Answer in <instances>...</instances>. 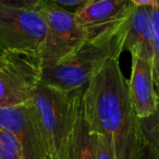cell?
<instances>
[{
	"label": "cell",
	"mask_w": 159,
	"mask_h": 159,
	"mask_svg": "<svg viewBox=\"0 0 159 159\" xmlns=\"http://www.w3.org/2000/svg\"><path fill=\"white\" fill-rule=\"evenodd\" d=\"M0 129L16 135L24 159H50L46 135L33 100L13 108H0Z\"/></svg>",
	"instance_id": "obj_7"
},
{
	"label": "cell",
	"mask_w": 159,
	"mask_h": 159,
	"mask_svg": "<svg viewBox=\"0 0 159 159\" xmlns=\"http://www.w3.org/2000/svg\"><path fill=\"white\" fill-rule=\"evenodd\" d=\"M96 159H116L110 143L102 135H96Z\"/></svg>",
	"instance_id": "obj_15"
},
{
	"label": "cell",
	"mask_w": 159,
	"mask_h": 159,
	"mask_svg": "<svg viewBox=\"0 0 159 159\" xmlns=\"http://www.w3.org/2000/svg\"><path fill=\"white\" fill-rule=\"evenodd\" d=\"M5 52H6V51H3L2 49L0 48V58H1V57H2L3 55H5Z\"/></svg>",
	"instance_id": "obj_18"
},
{
	"label": "cell",
	"mask_w": 159,
	"mask_h": 159,
	"mask_svg": "<svg viewBox=\"0 0 159 159\" xmlns=\"http://www.w3.org/2000/svg\"><path fill=\"white\" fill-rule=\"evenodd\" d=\"M0 159H24L20 142L5 129H0Z\"/></svg>",
	"instance_id": "obj_14"
},
{
	"label": "cell",
	"mask_w": 159,
	"mask_h": 159,
	"mask_svg": "<svg viewBox=\"0 0 159 159\" xmlns=\"http://www.w3.org/2000/svg\"><path fill=\"white\" fill-rule=\"evenodd\" d=\"M122 52V30L112 37L89 39L66 61L43 69L40 83L66 93L85 91L107 61Z\"/></svg>",
	"instance_id": "obj_2"
},
{
	"label": "cell",
	"mask_w": 159,
	"mask_h": 159,
	"mask_svg": "<svg viewBox=\"0 0 159 159\" xmlns=\"http://www.w3.org/2000/svg\"><path fill=\"white\" fill-rule=\"evenodd\" d=\"M42 71L39 55L6 51L0 58V108H13L32 102Z\"/></svg>",
	"instance_id": "obj_6"
},
{
	"label": "cell",
	"mask_w": 159,
	"mask_h": 159,
	"mask_svg": "<svg viewBox=\"0 0 159 159\" xmlns=\"http://www.w3.org/2000/svg\"><path fill=\"white\" fill-rule=\"evenodd\" d=\"M128 89L132 108L139 119L147 118L154 113L157 107V93L152 63L132 56Z\"/></svg>",
	"instance_id": "obj_10"
},
{
	"label": "cell",
	"mask_w": 159,
	"mask_h": 159,
	"mask_svg": "<svg viewBox=\"0 0 159 159\" xmlns=\"http://www.w3.org/2000/svg\"><path fill=\"white\" fill-rule=\"evenodd\" d=\"M38 0H0V48L39 55L46 23L37 10Z\"/></svg>",
	"instance_id": "obj_4"
},
{
	"label": "cell",
	"mask_w": 159,
	"mask_h": 159,
	"mask_svg": "<svg viewBox=\"0 0 159 159\" xmlns=\"http://www.w3.org/2000/svg\"><path fill=\"white\" fill-rule=\"evenodd\" d=\"M50 1L58 8L73 14L76 13V11L84 7V5L87 2V0H50Z\"/></svg>",
	"instance_id": "obj_16"
},
{
	"label": "cell",
	"mask_w": 159,
	"mask_h": 159,
	"mask_svg": "<svg viewBox=\"0 0 159 159\" xmlns=\"http://www.w3.org/2000/svg\"><path fill=\"white\" fill-rule=\"evenodd\" d=\"M69 159H96V135L91 132L85 120L83 96L79 105L74 136Z\"/></svg>",
	"instance_id": "obj_11"
},
{
	"label": "cell",
	"mask_w": 159,
	"mask_h": 159,
	"mask_svg": "<svg viewBox=\"0 0 159 159\" xmlns=\"http://www.w3.org/2000/svg\"><path fill=\"white\" fill-rule=\"evenodd\" d=\"M150 19L152 26V79L155 87L159 84V0H155L154 5L150 7Z\"/></svg>",
	"instance_id": "obj_13"
},
{
	"label": "cell",
	"mask_w": 159,
	"mask_h": 159,
	"mask_svg": "<svg viewBox=\"0 0 159 159\" xmlns=\"http://www.w3.org/2000/svg\"><path fill=\"white\" fill-rule=\"evenodd\" d=\"M122 38L123 51H129L131 57H139L152 63L154 49L150 7L133 3L132 11L122 27Z\"/></svg>",
	"instance_id": "obj_9"
},
{
	"label": "cell",
	"mask_w": 159,
	"mask_h": 159,
	"mask_svg": "<svg viewBox=\"0 0 159 159\" xmlns=\"http://www.w3.org/2000/svg\"><path fill=\"white\" fill-rule=\"evenodd\" d=\"M137 159H159V152H155L152 148L143 143L137 155Z\"/></svg>",
	"instance_id": "obj_17"
},
{
	"label": "cell",
	"mask_w": 159,
	"mask_h": 159,
	"mask_svg": "<svg viewBox=\"0 0 159 159\" xmlns=\"http://www.w3.org/2000/svg\"><path fill=\"white\" fill-rule=\"evenodd\" d=\"M83 93H66L42 83L34 93L33 102L46 135L50 159H69Z\"/></svg>",
	"instance_id": "obj_3"
},
{
	"label": "cell",
	"mask_w": 159,
	"mask_h": 159,
	"mask_svg": "<svg viewBox=\"0 0 159 159\" xmlns=\"http://www.w3.org/2000/svg\"><path fill=\"white\" fill-rule=\"evenodd\" d=\"M119 59H109L86 86L84 116L91 132L108 139L116 159H137L143 141Z\"/></svg>",
	"instance_id": "obj_1"
},
{
	"label": "cell",
	"mask_w": 159,
	"mask_h": 159,
	"mask_svg": "<svg viewBox=\"0 0 159 159\" xmlns=\"http://www.w3.org/2000/svg\"><path fill=\"white\" fill-rule=\"evenodd\" d=\"M132 9V0H87L74 16L89 39H94L118 35Z\"/></svg>",
	"instance_id": "obj_8"
},
{
	"label": "cell",
	"mask_w": 159,
	"mask_h": 159,
	"mask_svg": "<svg viewBox=\"0 0 159 159\" xmlns=\"http://www.w3.org/2000/svg\"><path fill=\"white\" fill-rule=\"evenodd\" d=\"M157 107L149 117L139 119V129L142 141L155 152H159V84L156 86Z\"/></svg>",
	"instance_id": "obj_12"
},
{
	"label": "cell",
	"mask_w": 159,
	"mask_h": 159,
	"mask_svg": "<svg viewBox=\"0 0 159 159\" xmlns=\"http://www.w3.org/2000/svg\"><path fill=\"white\" fill-rule=\"evenodd\" d=\"M37 10L46 23V35L39 53L43 69L66 61L89 40L73 13L58 8L50 0H38Z\"/></svg>",
	"instance_id": "obj_5"
}]
</instances>
